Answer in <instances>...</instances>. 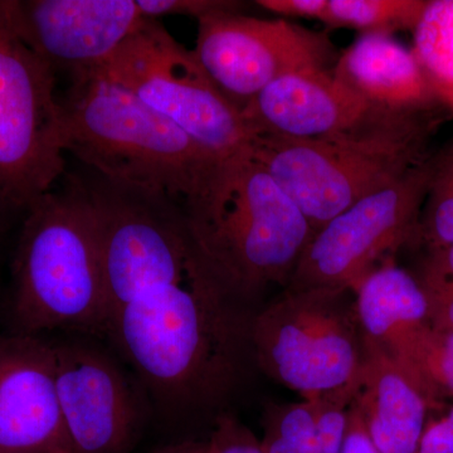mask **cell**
<instances>
[{
    "instance_id": "cell-1",
    "label": "cell",
    "mask_w": 453,
    "mask_h": 453,
    "mask_svg": "<svg viewBox=\"0 0 453 453\" xmlns=\"http://www.w3.org/2000/svg\"><path fill=\"white\" fill-rule=\"evenodd\" d=\"M253 314L201 268L116 309L106 329L157 402L192 410L234 386L252 354Z\"/></svg>"
},
{
    "instance_id": "cell-2",
    "label": "cell",
    "mask_w": 453,
    "mask_h": 453,
    "mask_svg": "<svg viewBox=\"0 0 453 453\" xmlns=\"http://www.w3.org/2000/svg\"><path fill=\"white\" fill-rule=\"evenodd\" d=\"M183 211L203 270L247 308L270 288H288L315 234L290 196L247 150L220 160Z\"/></svg>"
},
{
    "instance_id": "cell-3",
    "label": "cell",
    "mask_w": 453,
    "mask_h": 453,
    "mask_svg": "<svg viewBox=\"0 0 453 453\" xmlns=\"http://www.w3.org/2000/svg\"><path fill=\"white\" fill-rule=\"evenodd\" d=\"M442 118L374 109L356 127L316 139L258 134L247 154L279 184L314 232L351 205L403 178L432 153Z\"/></svg>"
},
{
    "instance_id": "cell-4",
    "label": "cell",
    "mask_w": 453,
    "mask_h": 453,
    "mask_svg": "<svg viewBox=\"0 0 453 453\" xmlns=\"http://www.w3.org/2000/svg\"><path fill=\"white\" fill-rule=\"evenodd\" d=\"M71 80L59 98L65 153L100 177L180 205L202 192L220 157L118 83L92 71Z\"/></svg>"
},
{
    "instance_id": "cell-5",
    "label": "cell",
    "mask_w": 453,
    "mask_h": 453,
    "mask_svg": "<svg viewBox=\"0 0 453 453\" xmlns=\"http://www.w3.org/2000/svg\"><path fill=\"white\" fill-rule=\"evenodd\" d=\"M14 264V312L27 334L106 329L96 219L81 180L47 193L26 211Z\"/></svg>"
},
{
    "instance_id": "cell-6",
    "label": "cell",
    "mask_w": 453,
    "mask_h": 453,
    "mask_svg": "<svg viewBox=\"0 0 453 453\" xmlns=\"http://www.w3.org/2000/svg\"><path fill=\"white\" fill-rule=\"evenodd\" d=\"M251 348L259 368L303 401L353 386L365 357L354 292L285 288L253 314Z\"/></svg>"
},
{
    "instance_id": "cell-7",
    "label": "cell",
    "mask_w": 453,
    "mask_h": 453,
    "mask_svg": "<svg viewBox=\"0 0 453 453\" xmlns=\"http://www.w3.org/2000/svg\"><path fill=\"white\" fill-rule=\"evenodd\" d=\"M82 183L96 219L107 320L145 291L201 270L179 203L100 175Z\"/></svg>"
},
{
    "instance_id": "cell-8",
    "label": "cell",
    "mask_w": 453,
    "mask_h": 453,
    "mask_svg": "<svg viewBox=\"0 0 453 453\" xmlns=\"http://www.w3.org/2000/svg\"><path fill=\"white\" fill-rule=\"evenodd\" d=\"M57 73L18 33L0 0V213L27 211L65 174Z\"/></svg>"
},
{
    "instance_id": "cell-9",
    "label": "cell",
    "mask_w": 453,
    "mask_h": 453,
    "mask_svg": "<svg viewBox=\"0 0 453 453\" xmlns=\"http://www.w3.org/2000/svg\"><path fill=\"white\" fill-rule=\"evenodd\" d=\"M92 73L129 89L220 159L249 149L255 133L195 55L157 19L145 18Z\"/></svg>"
},
{
    "instance_id": "cell-10",
    "label": "cell",
    "mask_w": 453,
    "mask_h": 453,
    "mask_svg": "<svg viewBox=\"0 0 453 453\" xmlns=\"http://www.w3.org/2000/svg\"><path fill=\"white\" fill-rule=\"evenodd\" d=\"M440 157L441 153L432 154L395 184L360 199L316 232L288 288L354 291L372 270L392 259L417 235Z\"/></svg>"
},
{
    "instance_id": "cell-11",
    "label": "cell",
    "mask_w": 453,
    "mask_h": 453,
    "mask_svg": "<svg viewBox=\"0 0 453 453\" xmlns=\"http://www.w3.org/2000/svg\"><path fill=\"white\" fill-rule=\"evenodd\" d=\"M195 55L238 109L285 74L329 68L335 50L325 33L283 18L261 19L240 12L198 20Z\"/></svg>"
},
{
    "instance_id": "cell-12",
    "label": "cell",
    "mask_w": 453,
    "mask_h": 453,
    "mask_svg": "<svg viewBox=\"0 0 453 453\" xmlns=\"http://www.w3.org/2000/svg\"><path fill=\"white\" fill-rule=\"evenodd\" d=\"M22 40L55 73L105 64L146 17L136 0H9Z\"/></svg>"
},
{
    "instance_id": "cell-13",
    "label": "cell",
    "mask_w": 453,
    "mask_h": 453,
    "mask_svg": "<svg viewBox=\"0 0 453 453\" xmlns=\"http://www.w3.org/2000/svg\"><path fill=\"white\" fill-rule=\"evenodd\" d=\"M56 387L73 453H124L139 422L127 378L100 351L55 347Z\"/></svg>"
},
{
    "instance_id": "cell-14",
    "label": "cell",
    "mask_w": 453,
    "mask_h": 453,
    "mask_svg": "<svg viewBox=\"0 0 453 453\" xmlns=\"http://www.w3.org/2000/svg\"><path fill=\"white\" fill-rule=\"evenodd\" d=\"M0 453H73L56 387L55 347L0 342Z\"/></svg>"
},
{
    "instance_id": "cell-15",
    "label": "cell",
    "mask_w": 453,
    "mask_h": 453,
    "mask_svg": "<svg viewBox=\"0 0 453 453\" xmlns=\"http://www.w3.org/2000/svg\"><path fill=\"white\" fill-rule=\"evenodd\" d=\"M372 109L333 68H311L271 82L243 106L242 116L255 136L303 140L351 129Z\"/></svg>"
},
{
    "instance_id": "cell-16",
    "label": "cell",
    "mask_w": 453,
    "mask_h": 453,
    "mask_svg": "<svg viewBox=\"0 0 453 453\" xmlns=\"http://www.w3.org/2000/svg\"><path fill=\"white\" fill-rule=\"evenodd\" d=\"M353 403L381 453H418L427 413L421 383L398 360L368 342Z\"/></svg>"
},
{
    "instance_id": "cell-17",
    "label": "cell",
    "mask_w": 453,
    "mask_h": 453,
    "mask_svg": "<svg viewBox=\"0 0 453 453\" xmlns=\"http://www.w3.org/2000/svg\"><path fill=\"white\" fill-rule=\"evenodd\" d=\"M333 73L377 109L425 111L441 107L412 50L390 35H363L339 57Z\"/></svg>"
},
{
    "instance_id": "cell-18",
    "label": "cell",
    "mask_w": 453,
    "mask_h": 453,
    "mask_svg": "<svg viewBox=\"0 0 453 453\" xmlns=\"http://www.w3.org/2000/svg\"><path fill=\"white\" fill-rule=\"evenodd\" d=\"M354 292L357 323L365 342L395 359L403 357L427 333L431 312L418 280L388 259L362 280Z\"/></svg>"
},
{
    "instance_id": "cell-19",
    "label": "cell",
    "mask_w": 453,
    "mask_h": 453,
    "mask_svg": "<svg viewBox=\"0 0 453 453\" xmlns=\"http://www.w3.org/2000/svg\"><path fill=\"white\" fill-rule=\"evenodd\" d=\"M413 35V55L438 104L453 116V0H428Z\"/></svg>"
},
{
    "instance_id": "cell-20",
    "label": "cell",
    "mask_w": 453,
    "mask_h": 453,
    "mask_svg": "<svg viewBox=\"0 0 453 453\" xmlns=\"http://www.w3.org/2000/svg\"><path fill=\"white\" fill-rule=\"evenodd\" d=\"M428 0H326L320 22L332 28H350L363 35L413 31Z\"/></svg>"
},
{
    "instance_id": "cell-21",
    "label": "cell",
    "mask_w": 453,
    "mask_h": 453,
    "mask_svg": "<svg viewBox=\"0 0 453 453\" xmlns=\"http://www.w3.org/2000/svg\"><path fill=\"white\" fill-rule=\"evenodd\" d=\"M316 413L318 401H303L268 411L261 441L264 452L312 453Z\"/></svg>"
},
{
    "instance_id": "cell-22",
    "label": "cell",
    "mask_w": 453,
    "mask_h": 453,
    "mask_svg": "<svg viewBox=\"0 0 453 453\" xmlns=\"http://www.w3.org/2000/svg\"><path fill=\"white\" fill-rule=\"evenodd\" d=\"M417 235L428 241L432 249L453 246V148L441 153Z\"/></svg>"
},
{
    "instance_id": "cell-23",
    "label": "cell",
    "mask_w": 453,
    "mask_h": 453,
    "mask_svg": "<svg viewBox=\"0 0 453 453\" xmlns=\"http://www.w3.org/2000/svg\"><path fill=\"white\" fill-rule=\"evenodd\" d=\"M398 362L417 380L422 374L431 375L453 393V329L441 334L426 333Z\"/></svg>"
},
{
    "instance_id": "cell-24",
    "label": "cell",
    "mask_w": 453,
    "mask_h": 453,
    "mask_svg": "<svg viewBox=\"0 0 453 453\" xmlns=\"http://www.w3.org/2000/svg\"><path fill=\"white\" fill-rule=\"evenodd\" d=\"M354 384L318 399L312 453H342Z\"/></svg>"
},
{
    "instance_id": "cell-25",
    "label": "cell",
    "mask_w": 453,
    "mask_h": 453,
    "mask_svg": "<svg viewBox=\"0 0 453 453\" xmlns=\"http://www.w3.org/2000/svg\"><path fill=\"white\" fill-rule=\"evenodd\" d=\"M419 285L429 303L436 301L443 308L442 324L453 329V246L434 249Z\"/></svg>"
},
{
    "instance_id": "cell-26",
    "label": "cell",
    "mask_w": 453,
    "mask_h": 453,
    "mask_svg": "<svg viewBox=\"0 0 453 453\" xmlns=\"http://www.w3.org/2000/svg\"><path fill=\"white\" fill-rule=\"evenodd\" d=\"M146 18L157 19L163 16H188L201 20L211 14L240 12L242 3L229 0H136Z\"/></svg>"
},
{
    "instance_id": "cell-27",
    "label": "cell",
    "mask_w": 453,
    "mask_h": 453,
    "mask_svg": "<svg viewBox=\"0 0 453 453\" xmlns=\"http://www.w3.org/2000/svg\"><path fill=\"white\" fill-rule=\"evenodd\" d=\"M207 453H265L261 442L240 422L220 417Z\"/></svg>"
},
{
    "instance_id": "cell-28",
    "label": "cell",
    "mask_w": 453,
    "mask_h": 453,
    "mask_svg": "<svg viewBox=\"0 0 453 453\" xmlns=\"http://www.w3.org/2000/svg\"><path fill=\"white\" fill-rule=\"evenodd\" d=\"M342 453H381L375 443L372 442L365 421H363L356 404L353 403V399H351V403L349 405Z\"/></svg>"
},
{
    "instance_id": "cell-29",
    "label": "cell",
    "mask_w": 453,
    "mask_h": 453,
    "mask_svg": "<svg viewBox=\"0 0 453 453\" xmlns=\"http://www.w3.org/2000/svg\"><path fill=\"white\" fill-rule=\"evenodd\" d=\"M256 4L279 16L320 20L326 0H258Z\"/></svg>"
},
{
    "instance_id": "cell-30",
    "label": "cell",
    "mask_w": 453,
    "mask_h": 453,
    "mask_svg": "<svg viewBox=\"0 0 453 453\" xmlns=\"http://www.w3.org/2000/svg\"><path fill=\"white\" fill-rule=\"evenodd\" d=\"M418 453H453V408L445 418L425 428Z\"/></svg>"
},
{
    "instance_id": "cell-31",
    "label": "cell",
    "mask_w": 453,
    "mask_h": 453,
    "mask_svg": "<svg viewBox=\"0 0 453 453\" xmlns=\"http://www.w3.org/2000/svg\"><path fill=\"white\" fill-rule=\"evenodd\" d=\"M160 453H205V449L193 445H183L170 447V449H165V451H162Z\"/></svg>"
},
{
    "instance_id": "cell-32",
    "label": "cell",
    "mask_w": 453,
    "mask_h": 453,
    "mask_svg": "<svg viewBox=\"0 0 453 453\" xmlns=\"http://www.w3.org/2000/svg\"><path fill=\"white\" fill-rule=\"evenodd\" d=\"M205 453H207V449H205Z\"/></svg>"
}]
</instances>
